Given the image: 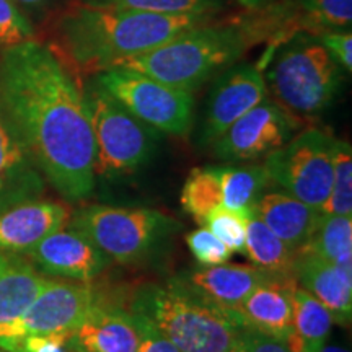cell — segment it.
<instances>
[{
    "label": "cell",
    "instance_id": "cell-25",
    "mask_svg": "<svg viewBox=\"0 0 352 352\" xmlns=\"http://www.w3.org/2000/svg\"><path fill=\"white\" fill-rule=\"evenodd\" d=\"M219 171L223 208L252 215L253 206L270 183L264 166H219Z\"/></svg>",
    "mask_w": 352,
    "mask_h": 352
},
{
    "label": "cell",
    "instance_id": "cell-5",
    "mask_svg": "<svg viewBox=\"0 0 352 352\" xmlns=\"http://www.w3.org/2000/svg\"><path fill=\"white\" fill-rule=\"evenodd\" d=\"M264 80L276 103L290 114L316 116L331 107L340 94L344 69L318 34L296 32L272 54Z\"/></svg>",
    "mask_w": 352,
    "mask_h": 352
},
{
    "label": "cell",
    "instance_id": "cell-9",
    "mask_svg": "<svg viewBox=\"0 0 352 352\" xmlns=\"http://www.w3.org/2000/svg\"><path fill=\"white\" fill-rule=\"evenodd\" d=\"M333 140L320 129L300 132L266 157L270 182L321 212L333 183Z\"/></svg>",
    "mask_w": 352,
    "mask_h": 352
},
{
    "label": "cell",
    "instance_id": "cell-19",
    "mask_svg": "<svg viewBox=\"0 0 352 352\" xmlns=\"http://www.w3.org/2000/svg\"><path fill=\"white\" fill-rule=\"evenodd\" d=\"M47 280L25 254L0 252V340L10 336Z\"/></svg>",
    "mask_w": 352,
    "mask_h": 352
},
{
    "label": "cell",
    "instance_id": "cell-18",
    "mask_svg": "<svg viewBox=\"0 0 352 352\" xmlns=\"http://www.w3.org/2000/svg\"><path fill=\"white\" fill-rule=\"evenodd\" d=\"M140 333L134 315L120 303H108L91 311L70 333V352H138Z\"/></svg>",
    "mask_w": 352,
    "mask_h": 352
},
{
    "label": "cell",
    "instance_id": "cell-17",
    "mask_svg": "<svg viewBox=\"0 0 352 352\" xmlns=\"http://www.w3.org/2000/svg\"><path fill=\"white\" fill-rule=\"evenodd\" d=\"M70 210L63 202L26 201L0 214V252H26L46 239L47 235L65 227Z\"/></svg>",
    "mask_w": 352,
    "mask_h": 352
},
{
    "label": "cell",
    "instance_id": "cell-2",
    "mask_svg": "<svg viewBox=\"0 0 352 352\" xmlns=\"http://www.w3.org/2000/svg\"><path fill=\"white\" fill-rule=\"evenodd\" d=\"M209 19V15H160L78 3L57 23V39L70 63L95 76L155 50Z\"/></svg>",
    "mask_w": 352,
    "mask_h": 352
},
{
    "label": "cell",
    "instance_id": "cell-6",
    "mask_svg": "<svg viewBox=\"0 0 352 352\" xmlns=\"http://www.w3.org/2000/svg\"><path fill=\"white\" fill-rule=\"evenodd\" d=\"M70 228L88 236L111 261L139 264L151 259L182 223L160 210L94 204L72 215Z\"/></svg>",
    "mask_w": 352,
    "mask_h": 352
},
{
    "label": "cell",
    "instance_id": "cell-16",
    "mask_svg": "<svg viewBox=\"0 0 352 352\" xmlns=\"http://www.w3.org/2000/svg\"><path fill=\"white\" fill-rule=\"evenodd\" d=\"M44 186L46 179L0 109V214L21 202L39 199Z\"/></svg>",
    "mask_w": 352,
    "mask_h": 352
},
{
    "label": "cell",
    "instance_id": "cell-11",
    "mask_svg": "<svg viewBox=\"0 0 352 352\" xmlns=\"http://www.w3.org/2000/svg\"><path fill=\"white\" fill-rule=\"evenodd\" d=\"M296 127V118L287 109L266 98L215 140L214 153L226 162H248L267 157L292 139Z\"/></svg>",
    "mask_w": 352,
    "mask_h": 352
},
{
    "label": "cell",
    "instance_id": "cell-14",
    "mask_svg": "<svg viewBox=\"0 0 352 352\" xmlns=\"http://www.w3.org/2000/svg\"><path fill=\"white\" fill-rule=\"evenodd\" d=\"M296 287L294 274H270L239 307L228 311L243 327L289 342L292 338V296Z\"/></svg>",
    "mask_w": 352,
    "mask_h": 352
},
{
    "label": "cell",
    "instance_id": "cell-12",
    "mask_svg": "<svg viewBox=\"0 0 352 352\" xmlns=\"http://www.w3.org/2000/svg\"><path fill=\"white\" fill-rule=\"evenodd\" d=\"M266 98V80L258 65L233 64L222 70L206 101L202 144L212 145L233 122Z\"/></svg>",
    "mask_w": 352,
    "mask_h": 352
},
{
    "label": "cell",
    "instance_id": "cell-7",
    "mask_svg": "<svg viewBox=\"0 0 352 352\" xmlns=\"http://www.w3.org/2000/svg\"><path fill=\"white\" fill-rule=\"evenodd\" d=\"M83 94L95 140V178L111 182L142 168L155 152L160 132L132 116L94 80Z\"/></svg>",
    "mask_w": 352,
    "mask_h": 352
},
{
    "label": "cell",
    "instance_id": "cell-27",
    "mask_svg": "<svg viewBox=\"0 0 352 352\" xmlns=\"http://www.w3.org/2000/svg\"><path fill=\"white\" fill-rule=\"evenodd\" d=\"M294 13L297 32H344L352 25V0H294Z\"/></svg>",
    "mask_w": 352,
    "mask_h": 352
},
{
    "label": "cell",
    "instance_id": "cell-37",
    "mask_svg": "<svg viewBox=\"0 0 352 352\" xmlns=\"http://www.w3.org/2000/svg\"><path fill=\"white\" fill-rule=\"evenodd\" d=\"M315 352H351V351L346 349V347L334 346V344H327V342H324V344L321 346L320 349H316Z\"/></svg>",
    "mask_w": 352,
    "mask_h": 352
},
{
    "label": "cell",
    "instance_id": "cell-20",
    "mask_svg": "<svg viewBox=\"0 0 352 352\" xmlns=\"http://www.w3.org/2000/svg\"><path fill=\"white\" fill-rule=\"evenodd\" d=\"M252 212L294 252L310 241L321 217L320 210L285 191L263 192Z\"/></svg>",
    "mask_w": 352,
    "mask_h": 352
},
{
    "label": "cell",
    "instance_id": "cell-3",
    "mask_svg": "<svg viewBox=\"0 0 352 352\" xmlns=\"http://www.w3.org/2000/svg\"><path fill=\"white\" fill-rule=\"evenodd\" d=\"M279 20L280 13L272 12L270 20L258 16L222 25L206 21L176 34L155 50L124 60L118 67L135 70L192 94L215 74L239 63L253 44L277 32Z\"/></svg>",
    "mask_w": 352,
    "mask_h": 352
},
{
    "label": "cell",
    "instance_id": "cell-28",
    "mask_svg": "<svg viewBox=\"0 0 352 352\" xmlns=\"http://www.w3.org/2000/svg\"><path fill=\"white\" fill-rule=\"evenodd\" d=\"M323 214L352 215V151L344 140H333V183Z\"/></svg>",
    "mask_w": 352,
    "mask_h": 352
},
{
    "label": "cell",
    "instance_id": "cell-10",
    "mask_svg": "<svg viewBox=\"0 0 352 352\" xmlns=\"http://www.w3.org/2000/svg\"><path fill=\"white\" fill-rule=\"evenodd\" d=\"M116 303L107 290L91 283L69 279H50L28 310L16 321L10 336L26 334H64L70 336L96 308ZM3 340V338H2Z\"/></svg>",
    "mask_w": 352,
    "mask_h": 352
},
{
    "label": "cell",
    "instance_id": "cell-15",
    "mask_svg": "<svg viewBox=\"0 0 352 352\" xmlns=\"http://www.w3.org/2000/svg\"><path fill=\"white\" fill-rule=\"evenodd\" d=\"M270 274L271 272L256 266L223 263L184 271L170 280L210 305L232 310L239 307Z\"/></svg>",
    "mask_w": 352,
    "mask_h": 352
},
{
    "label": "cell",
    "instance_id": "cell-32",
    "mask_svg": "<svg viewBox=\"0 0 352 352\" xmlns=\"http://www.w3.org/2000/svg\"><path fill=\"white\" fill-rule=\"evenodd\" d=\"M186 245L199 266H215L227 263L232 252L208 227L196 228L186 235Z\"/></svg>",
    "mask_w": 352,
    "mask_h": 352
},
{
    "label": "cell",
    "instance_id": "cell-24",
    "mask_svg": "<svg viewBox=\"0 0 352 352\" xmlns=\"http://www.w3.org/2000/svg\"><path fill=\"white\" fill-rule=\"evenodd\" d=\"M245 254L253 266L271 274H294L297 252L289 248L253 214L246 220Z\"/></svg>",
    "mask_w": 352,
    "mask_h": 352
},
{
    "label": "cell",
    "instance_id": "cell-30",
    "mask_svg": "<svg viewBox=\"0 0 352 352\" xmlns=\"http://www.w3.org/2000/svg\"><path fill=\"white\" fill-rule=\"evenodd\" d=\"M250 217L252 215L235 212L222 206L206 219L202 227H208L232 253H245L246 220Z\"/></svg>",
    "mask_w": 352,
    "mask_h": 352
},
{
    "label": "cell",
    "instance_id": "cell-8",
    "mask_svg": "<svg viewBox=\"0 0 352 352\" xmlns=\"http://www.w3.org/2000/svg\"><path fill=\"white\" fill-rule=\"evenodd\" d=\"M94 82L132 116L160 134L182 138L191 131L195 98L189 91L126 67H113L95 74Z\"/></svg>",
    "mask_w": 352,
    "mask_h": 352
},
{
    "label": "cell",
    "instance_id": "cell-34",
    "mask_svg": "<svg viewBox=\"0 0 352 352\" xmlns=\"http://www.w3.org/2000/svg\"><path fill=\"white\" fill-rule=\"evenodd\" d=\"M320 41L327 47L338 64L344 69V72L351 74L352 70V33L351 30L344 32H327L318 34Z\"/></svg>",
    "mask_w": 352,
    "mask_h": 352
},
{
    "label": "cell",
    "instance_id": "cell-22",
    "mask_svg": "<svg viewBox=\"0 0 352 352\" xmlns=\"http://www.w3.org/2000/svg\"><path fill=\"white\" fill-rule=\"evenodd\" d=\"M298 252L318 254L336 267L342 283L352 287V220L344 215L321 212L308 243Z\"/></svg>",
    "mask_w": 352,
    "mask_h": 352
},
{
    "label": "cell",
    "instance_id": "cell-13",
    "mask_svg": "<svg viewBox=\"0 0 352 352\" xmlns=\"http://www.w3.org/2000/svg\"><path fill=\"white\" fill-rule=\"evenodd\" d=\"M41 274L91 283L108 270L109 259L78 230H57L25 253Z\"/></svg>",
    "mask_w": 352,
    "mask_h": 352
},
{
    "label": "cell",
    "instance_id": "cell-39",
    "mask_svg": "<svg viewBox=\"0 0 352 352\" xmlns=\"http://www.w3.org/2000/svg\"><path fill=\"white\" fill-rule=\"evenodd\" d=\"M0 352H12V351H8V349H6V347L0 346Z\"/></svg>",
    "mask_w": 352,
    "mask_h": 352
},
{
    "label": "cell",
    "instance_id": "cell-29",
    "mask_svg": "<svg viewBox=\"0 0 352 352\" xmlns=\"http://www.w3.org/2000/svg\"><path fill=\"white\" fill-rule=\"evenodd\" d=\"M94 7H114L127 10L160 13V15H212L219 0H80Z\"/></svg>",
    "mask_w": 352,
    "mask_h": 352
},
{
    "label": "cell",
    "instance_id": "cell-21",
    "mask_svg": "<svg viewBox=\"0 0 352 352\" xmlns=\"http://www.w3.org/2000/svg\"><path fill=\"white\" fill-rule=\"evenodd\" d=\"M294 276L297 284L328 308L336 323L349 324L352 315V287L342 283L336 267L318 254L297 252Z\"/></svg>",
    "mask_w": 352,
    "mask_h": 352
},
{
    "label": "cell",
    "instance_id": "cell-36",
    "mask_svg": "<svg viewBox=\"0 0 352 352\" xmlns=\"http://www.w3.org/2000/svg\"><path fill=\"white\" fill-rule=\"evenodd\" d=\"M15 6H21L25 8H30V10H39V8H44L51 0H12Z\"/></svg>",
    "mask_w": 352,
    "mask_h": 352
},
{
    "label": "cell",
    "instance_id": "cell-38",
    "mask_svg": "<svg viewBox=\"0 0 352 352\" xmlns=\"http://www.w3.org/2000/svg\"><path fill=\"white\" fill-rule=\"evenodd\" d=\"M239 2L241 3V6H245L248 8H259V7H263L267 0H239Z\"/></svg>",
    "mask_w": 352,
    "mask_h": 352
},
{
    "label": "cell",
    "instance_id": "cell-23",
    "mask_svg": "<svg viewBox=\"0 0 352 352\" xmlns=\"http://www.w3.org/2000/svg\"><path fill=\"white\" fill-rule=\"evenodd\" d=\"M333 316L320 300L297 284L292 296V338L287 344L294 352H315L328 341Z\"/></svg>",
    "mask_w": 352,
    "mask_h": 352
},
{
    "label": "cell",
    "instance_id": "cell-26",
    "mask_svg": "<svg viewBox=\"0 0 352 352\" xmlns=\"http://www.w3.org/2000/svg\"><path fill=\"white\" fill-rule=\"evenodd\" d=\"M182 206L202 227L215 209L222 208V184L219 166H199L191 170L182 189Z\"/></svg>",
    "mask_w": 352,
    "mask_h": 352
},
{
    "label": "cell",
    "instance_id": "cell-31",
    "mask_svg": "<svg viewBox=\"0 0 352 352\" xmlns=\"http://www.w3.org/2000/svg\"><path fill=\"white\" fill-rule=\"evenodd\" d=\"M34 39L30 20L12 0H0V47H12Z\"/></svg>",
    "mask_w": 352,
    "mask_h": 352
},
{
    "label": "cell",
    "instance_id": "cell-1",
    "mask_svg": "<svg viewBox=\"0 0 352 352\" xmlns=\"http://www.w3.org/2000/svg\"><path fill=\"white\" fill-rule=\"evenodd\" d=\"M0 109L51 186L72 202L91 195L95 140L85 94L51 47L32 39L2 51Z\"/></svg>",
    "mask_w": 352,
    "mask_h": 352
},
{
    "label": "cell",
    "instance_id": "cell-4",
    "mask_svg": "<svg viewBox=\"0 0 352 352\" xmlns=\"http://www.w3.org/2000/svg\"><path fill=\"white\" fill-rule=\"evenodd\" d=\"M127 308L182 352H228L243 327L228 310L201 300L171 280L135 289Z\"/></svg>",
    "mask_w": 352,
    "mask_h": 352
},
{
    "label": "cell",
    "instance_id": "cell-33",
    "mask_svg": "<svg viewBox=\"0 0 352 352\" xmlns=\"http://www.w3.org/2000/svg\"><path fill=\"white\" fill-rule=\"evenodd\" d=\"M228 352H294L284 340L261 333L254 328L241 327Z\"/></svg>",
    "mask_w": 352,
    "mask_h": 352
},
{
    "label": "cell",
    "instance_id": "cell-35",
    "mask_svg": "<svg viewBox=\"0 0 352 352\" xmlns=\"http://www.w3.org/2000/svg\"><path fill=\"white\" fill-rule=\"evenodd\" d=\"M132 315H134L135 323H138V328L140 333V342H139L138 352H182L178 347L171 344L164 334L158 333L157 329L144 318V316H140L138 314H132Z\"/></svg>",
    "mask_w": 352,
    "mask_h": 352
}]
</instances>
